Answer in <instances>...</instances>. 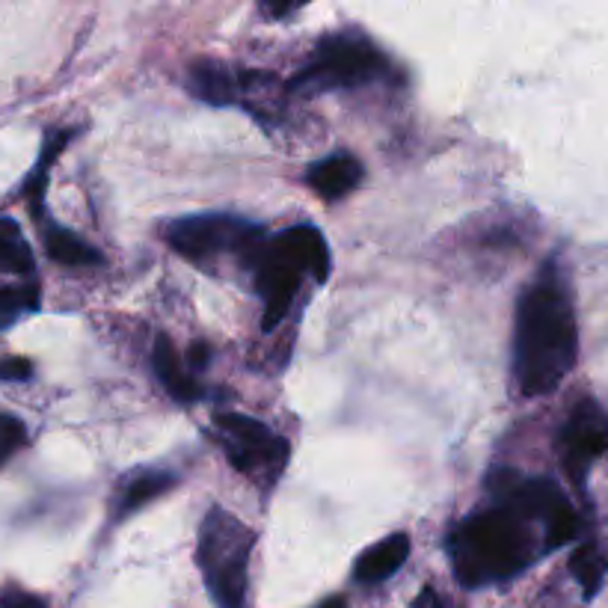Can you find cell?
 Masks as SVG:
<instances>
[{"instance_id": "cell-1", "label": "cell", "mask_w": 608, "mask_h": 608, "mask_svg": "<svg viewBox=\"0 0 608 608\" xmlns=\"http://www.w3.org/2000/svg\"><path fill=\"white\" fill-rule=\"evenodd\" d=\"M579 356V330L570 291L558 265L550 262L516 306L513 377L525 398L550 395L564 383Z\"/></svg>"}, {"instance_id": "cell-2", "label": "cell", "mask_w": 608, "mask_h": 608, "mask_svg": "<svg viewBox=\"0 0 608 608\" xmlns=\"http://www.w3.org/2000/svg\"><path fill=\"white\" fill-rule=\"evenodd\" d=\"M543 555L534 537V523L508 504L495 502L481 513L466 516L448 534V558L455 579L463 588H484L508 582Z\"/></svg>"}, {"instance_id": "cell-3", "label": "cell", "mask_w": 608, "mask_h": 608, "mask_svg": "<svg viewBox=\"0 0 608 608\" xmlns=\"http://www.w3.org/2000/svg\"><path fill=\"white\" fill-rule=\"evenodd\" d=\"M241 267H247L253 274L256 291L265 300L262 327L270 333L295 303L300 276H312L314 282H327L330 247L314 226H291L279 232L276 238L265 235Z\"/></svg>"}, {"instance_id": "cell-4", "label": "cell", "mask_w": 608, "mask_h": 608, "mask_svg": "<svg viewBox=\"0 0 608 608\" xmlns=\"http://www.w3.org/2000/svg\"><path fill=\"white\" fill-rule=\"evenodd\" d=\"M256 550V534L244 520L226 508H211L200 525L196 564L205 588L220 608L247 606L249 558Z\"/></svg>"}, {"instance_id": "cell-5", "label": "cell", "mask_w": 608, "mask_h": 608, "mask_svg": "<svg viewBox=\"0 0 608 608\" xmlns=\"http://www.w3.org/2000/svg\"><path fill=\"white\" fill-rule=\"evenodd\" d=\"M390 75L392 63L374 42L356 30H342L318 42L312 60L288 81V89L295 96H321L333 89L377 84Z\"/></svg>"}, {"instance_id": "cell-6", "label": "cell", "mask_w": 608, "mask_h": 608, "mask_svg": "<svg viewBox=\"0 0 608 608\" xmlns=\"http://www.w3.org/2000/svg\"><path fill=\"white\" fill-rule=\"evenodd\" d=\"M490 490H493L495 502L508 504L516 513H523L525 520L541 525L546 552L567 546L579 532L573 504L550 478H523L511 469H495L490 476Z\"/></svg>"}, {"instance_id": "cell-7", "label": "cell", "mask_w": 608, "mask_h": 608, "mask_svg": "<svg viewBox=\"0 0 608 608\" xmlns=\"http://www.w3.org/2000/svg\"><path fill=\"white\" fill-rule=\"evenodd\" d=\"M262 238H265V228L235 214H193V217L172 220L163 228V241L179 256L191 258L196 265H211L226 256H235L238 265H244Z\"/></svg>"}, {"instance_id": "cell-8", "label": "cell", "mask_w": 608, "mask_h": 608, "mask_svg": "<svg viewBox=\"0 0 608 608\" xmlns=\"http://www.w3.org/2000/svg\"><path fill=\"white\" fill-rule=\"evenodd\" d=\"M214 439L226 451L228 463L256 484L270 487L288 463L286 439L253 416L220 413L214 416Z\"/></svg>"}, {"instance_id": "cell-9", "label": "cell", "mask_w": 608, "mask_h": 608, "mask_svg": "<svg viewBox=\"0 0 608 608\" xmlns=\"http://www.w3.org/2000/svg\"><path fill=\"white\" fill-rule=\"evenodd\" d=\"M188 86L200 102L211 107H247L258 114V102L274 89V77L249 68H228L214 60H196L188 68Z\"/></svg>"}, {"instance_id": "cell-10", "label": "cell", "mask_w": 608, "mask_h": 608, "mask_svg": "<svg viewBox=\"0 0 608 608\" xmlns=\"http://www.w3.org/2000/svg\"><path fill=\"white\" fill-rule=\"evenodd\" d=\"M558 455L567 478L576 487H585L594 463L608 455V416L597 401L585 398L576 404L558 434Z\"/></svg>"}, {"instance_id": "cell-11", "label": "cell", "mask_w": 608, "mask_h": 608, "mask_svg": "<svg viewBox=\"0 0 608 608\" xmlns=\"http://www.w3.org/2000/svg\"><path fill=\"white\" fill-rule=\"evenodd\" d=\"M175 484H179V476L167 472V469H137V472H128L114 495V520L122 523L131 513L143 511L146 504H152L154 499L170 493Z\"/></svg>"}, {"instance_id": "cell-12", "label": "cell", "mask_w": 608, "mask_h": 608, "mask_svg": "<svg viewBox=\"0 0 608 608\" xmlns=\"http://www.w3.org/2000/svg\"><path fill=\"white\" fill-rule=\"evenodd\" d=\"M362 175H365V170H362V163L353 154H333V158H323V161L309 167L306 184L323 202H339L360 188Z\"/></svg>"}, {"instance_id": "cell-13", "label": "cell", "mask_w": 608, "mask_h": 608, "mask_svg": "<svg viewBox=\"0 0 608 608\" xmlns=\"http://www.w3.org/2000/svg\"><path fill=\"white\" fill-rule=\"evenodd\" d=\"M409 558V537L404 532L390 534L374 546L362 552L356 564H353V579L360 585H377V582L392 579L395 573L407 564Z\"/></svg>"}, {"instance_id": "cell-14", "label": "cell", "mask_w": 608, "mask_h": 608, "mask_svg": "<svg viewBox=\"0 0 608 608\" xmlns=\"http://www.w3.org/2000/svg\"><path fill=\"white\" fill-rule=\"evenodd\" d=\"M152 362L154 377L161 381L163 390L170 392L172 401H179V404H193V401L202 398L200 381L193 377L191 371L184 369V362H181L179 351H175V344H172L167 335H158V339H154Z\"/></svg>"}, {"instance_id": "cell-15", "label": "cell", "mask_w": 608, "mask_h": 608, "mask_svg": "<svg viewBox=\"0 0 608 608\" xmlns=\"http://www.w3.org/2000/svg\"><path fill=\"white\" fill-rule=\"evenodd\" d=\"M45 253H49L57 265L66 267H89L102 265L105 256L96 247H89L86 241H81L75 232H68L63 226H45Z\"/></svg>"}, {"instance_id": "cell-16", "label": "cell", "mask_w": 608, "mask_h": 608, "mask_svg": "<svg viewBox=\"0 0 608 608\" xmlns=\"http://www.w3.org/2000/svg\"><path fill=\"white\" fill-rule=\"evenodd\" d=\"M0 270L15 276H30L36 270L33 249L12 217H0Z\"/></svg>"}, {"instance_id": "cell-17", "label": "cell", "mask_w": 608, "mask_h": 608, "mask_svg": "<svg viewBox=\"0 0 608 608\" xmlns=\"http://www.w3.org/2000/svg\"><path fill=\"white\" fill-rule=\"evenodd\" d=\"M570 570L573 576H576V582L582 585L585 599H594L599 594V588H602V582H606V573H608L606 552L599 550L594 541L582 543L579 550L570 555Z\"/></svg>"}, {"instance_id": "cell-18", "label": "cell", "mask_w": 608, "mask_h": 608, "mask_svg": "<svg viewBox=\"0 0 608 608\" xmlns=\"http://www.w3.org/2000/svg\"><path fill=\"white\" fill-rule=\"evenodd\" d=\"M39 291L36 286L24 288H0V330H7L19 321L21 314L36 312Z\"/></svg>"}, {"instance_id": "cell-19", "label": "cell", "mask_w": 608, "mask_h": 608, "mask_svg": "<svg viewBox=\"0 0 608 608\" xmlns=\"http://www.w3.org/2000/svg\"><path fill=\"white\" fill-rule=\"evenodd\" d=\"M24 442H28V428H24V422L15 416H7V413H0V466L10 463L12 457L24 448Z\"/></svg>"}, {"instance_id": "cell-20", "label": "cell", "mask_w": 608, "mask_h": 608, "mask_svg": "<svg viewBox=\"0 0 608 608\" xmlns=\"http://www.w3.org/2000/svg\"><path fill=\"white\" fill-rule=\"evenodd\" d=\"M33 377V362L24 356H7L0 360V381L3 383H24Z\"/></svg>"}, {"instance_id": "cell-21", "label": "cell", "mask_w": 608, "mask_h": 608, "mask_svg": "<svg viewBox=\"0 0 608 608\" xmlns=\"http://www.w3.org/2000/svg\"><path fill=\"white\" fill-rule=\"evenodd\" d=\"M0 608H49L39 597L28 594V590L10 588L0 594Z\"/></svg>"}, {"instance_id": "cell-22", "label": "cell", "mask_w": 608, "mask_h": 608, "mask_svg": "<svg viewBox=\"0 0 608 608\" xmlns=\"http://www.w3.org/2000/svg\"><path fill=\"white\" fill-rule=\"evenodd\" d=\"M262 12L276 21H286L291 19L295 12H300V3H262Z\"/></svg>"}, {"instance_id": "cell-23", "label": "cell", "mask_w": 608, "mask_h": 608, "mask_svg": "<svg viewBox=\"0 0 608 608\" xmlns=\"http://www.w3.org/2000/svg\"><path fill=\"white\" fill-rule=\"evenodd\" d=\"M413 608H446L442 602H439L437 590L434 588H425L422 594L416 597V602H413Z\"/></svg>"}, {"instance_id": "cell-24", "label": "cell", "mask_w": 608, "mask_h": 608, "mask_svg": "<svg viewBox=\"0 0 608 608\" xmlns=\"http://www.w3.org/2000/svg\"><path fill=\"white\" fill-rule=\"evenodd\" d=\"M205 356H209V348H205V344H193L191 348V356H188V362H191L193 369H202V365H205Z\"/></svg>"}, {"instance_id": "cell-25", "label": "cell", "mask_w": 608, "mask_h": 608, "mask_svg": "<svg viewBox=\"0 0 608 608\" xmlns=\"http://www.w3.org/2000/svg\"><path fill=\"white\" fill-rule=\"evenodd\" d=\"M318 608H344V599L342 597H333V599H327V602H321Z\"/></svg>"}]
</instances>
